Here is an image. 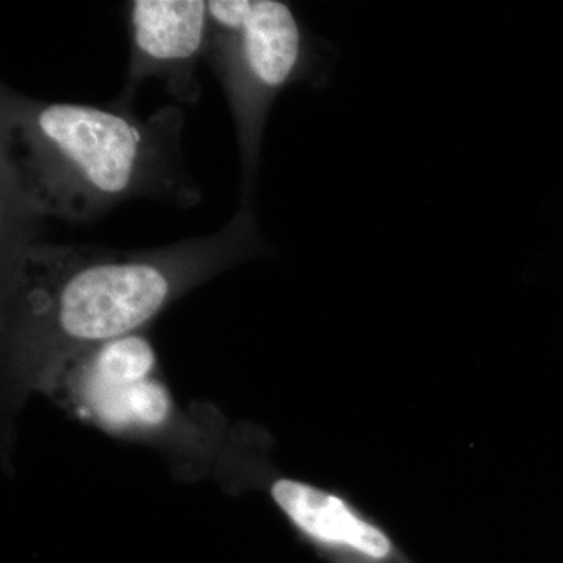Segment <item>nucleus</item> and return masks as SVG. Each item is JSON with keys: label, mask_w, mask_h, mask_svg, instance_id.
<instances>
[{"label": "nucleus", "mask_w": 563, "mask_h": 563, "mask_svg": "<svg viewBox=\"0 0 563 563\" xmlns=\"http://www.w3.org/2000/svg\"><path fill=\"white\" fill-rule=\"evenodd\" d=\"M125 11L131 60L118 101L132 106L140 85L157 77L177 102L198 103V68L209 46V2L133 0Z\"/></svg>", "instance_id": "nucleus-5"}, {"label": "nucleus", "mask_w": 563, "mask_h": 563, "mask_svg": "<svg viewBox=\"0 0 563 563\" xmlns=\"http://www.w3.org/2000/svg\"><path fill=\"white\" fill-rule=\"evenodd\" d=\"M47 396L109 435L169 454L195 451L206 463L218 446L217 435L177 406L146 331L81 352L62 369Z\"/></svg>", "instance_id": "nucleus-4"}, {"label": "nucleus", "mask_w": 563, "mask_h": 563, "mask_svg": "<svg viewBox=\"0 0 563 563\" xmlns=\"http://www.w3.org/2000/svg\"><path fill=\"white\" fill-rule=\"evenodd\" d=\"M3 398L14 410L49 395L58 374L91 347L146 331L211 277L268 255L252 203L221 231L154 250L2 242Z\"/></svg>", "instance_id": "nucleus-1"}, {"label": "nucleus", "mask_w": 563, "mask_h": 563, "mask_svg": "<svg viewBox=\"0 0 563 563\" xmlns=\"http://www.w3.org/2000/svg\"><path fill=\"white\" fill-rule=\"evenodd\" d=\"M209 16L206 62L231 107L242 158V202L252 203L274 101L291 85L325 84L331 47L279 0H211Z\"/></svg>", "instance_id": "nucleus-3"}, {"label": "nucleus", "mask_w": 563, "mask_h": 563, "mask_svg": "<svg viewBox=\"0 0 563 563\" xmlns=\"http://www.w3.org/2000/svg\"><path fill=\"white\" fill-rule=\"evenodd\" d=\"M268 495L296 533L331 563H413L383 526L346 496L296 477L268 481Z\"/></svg>", "instance_id": "nucleus-6"}, {"label": "nucleus", "mask_w": 563, "mask_h": 563, "mask_svg": "<svg viewBox=\"0 0 563 563\" xmlns=\"http://www.w3.org/2000/svg\"><path fill=\"white\" fill-rule=\"evenodd\" d=\"M185 114L165 106L49 102L2 85V240L33 236L47 220L84 224L132 199L190 209L202 199L181 152Z\"/></svg>", "instance_id": "nucleus-2"}]
</instances>
